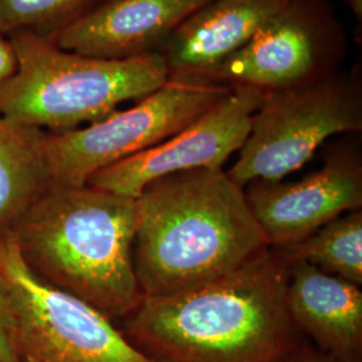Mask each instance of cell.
<instances>
[{
  "label": "cell",
  "instance_id": "obj_1",
  "mask_svg": "<svg viewBox=\"0 0 362 362\" xmlns=\"http://www.w3.org/2000/svg\"><path fill=\"white\" fill-rule=\"evenodd\" d=\"M270 248L207 284L144 296L125 336L157 362L282 361L298 329L286 305L288 266Z\"/></svg>",
  "mask_w": 362,
  "mask_h": 362
},
{
  "label": "cell",
  "instance_id": "obj_2",
  "mask_svg": "<svg viewBox=\"0 0 362 362\" xmlns=\"http://www.w3.org/2000/svg\"><path fill=\"white\" fill-rule=\"evenodd\" d=\"M134 272L144 296H168L242 267L270 248L243 187L223 169H191L136 197Z\"/></svg>",
  "mask_w": 362,
  "mask_h": 362
},
{
  "label": "cell",
  "instance_id": "obj_3",
  "mask_svg": "<svg viewBox=\"0 0 362 362\" xmlns=\"http://www.w3.org/2000/svg\"><path fill=\"white\" fill-rule=\"evenodd\" d=\"M134 197L83 187H50L10 230L30 272L81 298L107 318L139 308L133 247Z\"/></svg>",
  "mask_w": 362,
  "mask_h": 362
},
{
  "label": "cell",
  "instance_id": "obj_4",
  "mask_svg": "<svg viewBox=\"0 0 362 362\" xmlns=\"http://www.w3.org/2000/svg\"><path fill=\"white\" fill-rule=\"evenodd\" d=\"M16 69L0 83V115L30 128L67 132L97 122L119 105L163 86L169 69L160 54L104 59L58 47L31 34L8 38Z\"/></svg>",
  "mask_w": 362,
  "mask_h": 362
},
{
  "label": "cell",
  "instance_id": "obj_5",
  "mask_svg": "<svg viewBox=\"0 0 362 362\" xmlns=\"http://www.w3.org/2000/svg\"><path fill=\"white\" fill-rule=\"evenodd\" d=\"M233 88L189 74H172L129 109L67 132H45L50 187H83L118 161L165 141L204 115Z\"/></svg>",
  "mask_w": 362,
  "mask_h": 362
},
{
  "label": "cell",
  "instance_id": "obj_6",
  "mask_svg": "<svg viewBox=\"0 0 362 362\" xmlns=\"http://www.w3.org/2000/svg\"><path fill=\"white\" fill-rule=\"evenodd\" d=\"M0 282L19 362H157L101 311L30 272L10 231L0 233Z\"/></svg>",
  "mask_w": 362,
  "mask_h": 362
},
{
  "label": "cell",
  "instance_id": "obj_7",
  "mask_svg": "<svg viewBox=\"0 0 362 362\" xmlns=\"http://www.w3.org/2000/svg\"><path fill=\"white\" fill-rule=\"evenodd\" d=\"M361 130L362 71L356 65L315 83L264 94L227 173L240 187L282 180L302 168L327 139Z\"/></svg>",
  "mask_w": 362,
  "mask_h": 362
},
{
  "label": "cell",
  "instance_id": "obj_8",
  "mask_svg": "<svg viewBox=\"0 0 362 362\" xmlns=\"http://www.w3.org/2000/svg\"><path fill=\"white\" fill-rule=\"evenodd\" d=\"M346 52V33L326 0H290L246 46L200 77L269 94L334 76Z\"/></svg>",
  "mask_w": 362,
  "mask_h": 362
},
{
  "label": "cell",
  "instance_id": "obj_9",
  "mask_svg": "<svg viewBox=\"0 0 362 362\" xmlns=\"http://www.w3.org/2000/svg\"><path fill=\"white\" fill-rule=\"evenodd\" d=\"M264 93L235 86L192 124L163 143L95 172L86 185L137 197L151 181L191 169H221L240 151Z\"/></svg>",
  "mask_w": 362,
  "mask_h": 362
},
{
  "label": "cell",
  "instance_id": "obj_10",
  "mask_svg": "<svg viewBox=\"0 0 362 362\" xmlns=\"http://www.w3.org/2000/svg\"><path fill=\"white\" fill-rule=\"evenodd\" d=\"M247 203L270 247L284 248L362 206V160L351 145H338L324 165L293 182L254 181Z\"/></svg>",
  "mask_w": 362,
  "mask_h": 362
},
{
  "label": "cell",
  "instance_id": "obj_11",
  "mask_svg": "<svg viewBox=\"0 0 362 362\" xmlns=\"http://www.w3.org/2000/svg\"><path fill=\"white\" fill-rule=\"evenodd\" d=\"M209 0H104L57 34L67 52L104 59L160 54L181 25Z\"/></svg>",
  "mask_w": 362,
  "mask_h": 362
},
{
  "label": "cell",
  "instance_id": "obj_12",
  "mask_svg": "<svg viewBox=\"0 0 362 362\" xmlns=\"http://www.w3.org/2000/svg\"><path fill=\"white\" fill-rule=\"evenodd\" d=\"M286 305L291 321L341 362H360L362 293L360 287L306 262L287 269Z\"/></svg>",
  "mask_w": 362,
  "mask_h": 362
},
{
  "label": "cell",
  "instance_id": "obj_13",
  "mask_svg": "<svg viewBox=\"0 0 362 362\" xmlns=\"http://www.w3.org/2000/svg\"><path fill=\"white\" fill-rule=\"evenodd\" d=\"M290 0H209L160 52L169 76H203L240 50Z\"/></svg>",
  "mask_w": 362,
  "mask_h": 362
},
{
  "label": "cell",
  "instance_id": "obj_14",
  "mask_svg": "<svg viewBox=\"0 0 362 362\" xmlns=\"http://www.w3.org/2000/svg\"><path fill=\"white\" fill-rule=\"evenodd\" d=\"M43 137L45 130L0 115V233L50 188Z\"/></svg>",
  "mask_w": 362,
  "mask_h": 362
},
{
  "label": "cell",
  "instance_id": "obj_15",
  "mask_svg": "<svg viewBox=\"0 0 362 362\" xmlns=\"http://www.w3.org/2000/svg\"><path fill=\"white\" fill-rule=\"evenodd\" d=\"M287 266L306 262L318 270L362 284V212L354 209L329 221L296 245L276 248Z\"/></svg>",
  "mask_w": 362,
  "mask_h": 362
},
{
  "label": "cell",
  "instance_id": "obj_16",
  "mask_svg": "<svg viewBox=\"0 0 362 362\" xmlns=\"http://www.w3.org/2000/svg\"><path fill=\"white\" fill-rule=\"evenodd\" d=\"M104 0H0V35L52 39Z\"/></svg>",
  "mask_w": 362,
  "mask_h": 362
},
{
  "label": "cell",
  "instance_id": "obj_17",
  "mask_svg": "<svg viewBox=\"0 0 362 362\" xmlns=\"http://www.w3.org/2000/svg\"><path fill=\"white\" fill-rule=\"evenodd\" d=\"M0 362H19L13 346V315L4 287L0 282Z\"/></svg>",
  "mask_w": 362,
  "mask_h": 362
},
{
  "label": "cell",
  "instance_id": "obj_18",
  "mask_svg": "<svg viewBox=\"0 0 362 362\" xmlns=\"http://www.w3.org/2000/svg\"><path fill=\"white\" fill-rule=\"evenodd\" d=\"M16 69V59L8 38L0 35V83L13 76Z\"/></svg>",
  "mask_w": 362,
  "mask_h": 362
},
{
  "label": "cell",
  "instance_id": "obj_19",
  "mask_svg": "<svg viewBox=\"0 0 362 362\" xmlns=\"http://www.w3.org/2000/svg\"><path fill=\"white\" fill-rule=\"evenodd\" d=\"M281 362H334L332 358L313 353L311 350H299L297 353H290Z\"/></svg>",
  "mask_w": 362,
  "mask_h": 362
},
{
  "label": "cell",
  "instance_id": "obj_20",
  "mask_svg": "<svg viewBox=\"0 0 362 362\" xmlns=\"http://www.w3.org/2000/svg\"><path fill=\"white\" fill-rule=\"evenodd\" d=\"M358 23L362 22V0H345Z\"/></svg>",
  "mask_w": 362,
  "mask_h": 362
}]
</instances>
